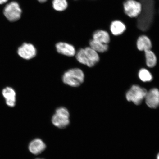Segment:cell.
<instances>
[{"label":"cell","mask_w":159,"mask_h":159,"mask_svg":"<svg viewBox=\"0 0 159 159\" xmlns=\"http://www.w3.org/2000/svg\"><path fill=\"white\" fill-rule=\"evenodd\" d=\"M3 13L9 21H15L20 18L21 10L18 3L12 2L6 6Z\"/></svg>","instance_id":"cell-6"},{"label":"cell","mask_w":159,"mask_h":159,"mask_svg":"<svg viewBox=\"0 0 159 159\" xmlns=\"http://www.w3.org/2000/svg\"><path fill=\"white\" fill-rule=\"evenodd\" d=\"M137 46L139 50L145 51L152 48V43L148 37L142 35L139 37L137 41Z\"/></svg>","instance_id":"cell-14"},{"label":"cell","mask_w":159,"mask_h":159,"mask_svg":"<svg viewBox=\"0 0 159 159\" xmlns=\"http://www.w3.org/2000/svg\"><path fill=\"white\" fill-rule=\"evenodd\" d=\"M43 159L37 158V159Z\"/></svg>","instance_id":"cell-22"},{"label":"cell","mask_w":159,"mask_h":159,"mask_svg":"<svg viewBox=\"0 0 159 159\" xmlns=\"http://www.w3.org/2000/svg\"><path fill=\"white\" fill-rule=\"evenodd\" d=\"M157 159H159V153L158 154L157 156Z\"/></svg>","instance_id":"cell-21"},{"label":"cell","mask_w":159,"mask_h":159,"mask_svg":"<svg viewBox=\"0 0 159 159\" xmlns=\"http://www.w3.org/2000/svg\"><path fill=\"white\" fill-rule=\"evenodd\" d=\"M46 146L41 139H36L30 143L29 148L30 152L35 155L41 153L44 151Z\"/></svg>","instance_id":"cell-10"},{"label":"cell","mask_w":159,"mask_h":159,"mask_svg":"<svg viewBox=\"0 0 159 159\" xmlns=\"http://www.w3.org/2000/svg\"><path fill=\"white\" fill-rule=\"evenodd\" d=\"M109 30L113 35L118 36L122 34L126 31V27L122 21L115 20L111 22Z\"/></svg>","instance_id":"cell-11"},{"label":"cell","mask_w":159,"mask_h":159,"mask_svg":"<svg viewBox=\"0 0 159 159\" xmlns=\"http://www.w3.org/2000/svg\"><path fill=\"white\" fill-rule=\"evenodd\" d=\"M145 100L147 105L150 108L156 109L159 106V90L153 88L148 91Z\"/></svg>","instance_id":"cell-8"},{"label":"cell","mask_w":159,"mask_h":159,"mask_svg":"<svg viewBox=\"0 0 159 159\" xmlns=\"http://www.w3.org/2000/svg\"><path fill=\"white\" fill-rule=\"evenodd\" d=\"M2 95L6 99V103L8 106L11 107L15 106L16 94L12 88L10 87H6L3 90Z\"/></svg>","instance_id":"cell-12"},{"label":"cell","mask_w":159,"mask_h":159,"mask_svg":"<svg viewBox=\"0 0 159 159\" xmlns=\"http://www.w3.org/2000/svg\"><path fill=\"white\" fill-rule=\"evenodd\" d=\"M41 3H43L45 2H46L47 0H38Z\"/></svg>","instance_id":"cell-20"},{"label":"cell","mask_w":159,"mask_h":159,"mask_svg":"<svg viewBox=\"0 0 159 159\" xmlns=\"http://www.w3.org/2000/svg\"><path fill=\"white\" fill-rule=\"evenodd\" d=\"M84 80L83 71L79 68H73L66 71L62 77L65 84L72 87H78L82 84Z\"/></svg>","instance_id":"cell-2"},{"label":"cell","mask_w":159,"mask_h":159,"mask_svg":"<svg viewBox=\"0 0 159 159\" xmlns=\"http://www.w3.org/2000/svg\"><path fill=\"white\" fill-rule=\"evenodd\" d=\"M70 114L69 111L64 107H61L56 110L55 114L52 118V122L59 128H65L69 125Z\"/></svg>","instance_id":"cell-3"},{"label":"cell","mask_w":159,"mask_h":159,"mask_svg":"<svg viewBox=\"0 0 159 159\" xmlns=\"http://www.w3.org/2000/svg\"><path fill=\"white\" fill-rule=\"evenodd\" d=\"M53 8L58 11H62L66 9L67 7L66 0H53Z\"/></svg>","instance_id":"cell-18"},{"label":"cell","mask_w":159,"mask_h":159,"mask_svg":"<svg viewBox=\"0 0 159 159\" xmlns=\"http://www.w3.org/2000/svg\"><path fill=\"white\" fill-rule=\"evenodd\" d=\"M76 58L79 63L90 67L94 66L99 61L98 52L90 47L80 49L76 53Z\"/></svg>","instance_id":"cell-1"},{"label":"cell","mask_w":159,"mask_h":159,"mask_svg":"<svg viewBox=\"0 0 159 159\" xmlns=\"http://www.w3.org/2000/svg\"><path fill=\"white\" fill-rule=\"evenodd\" d=\"M57 50L59 53L68 57L74 56L76 53L75 48L72 45L64 42H59L56 45Z\"/></svg>","instance_id":"cell-9"},{"label":"cell","mask_w":159,"mask_h":159,"mask_svg":"<svg viewBox=\"0 0 159 159\" xmlns=\"http://www.w3.org/2000/svg\"><path fill=\"white\" fill-rule=\"evenodd\" d=\"M89 44L91 48L97 52L104 53L108 49V44L99 42L93 39L89 41Z\"/></svg>","instance_id":"cell-15"},{"label":"cell","mask_w":159,"mask_h":159,"mask_svg":"<svg viewBox=\"0 0 159 159\" xmlns=\"http://www.w3.org/2000/svg\"><path fill=\"white\" fill-rule=\"evenodd\" d=\"M93 39L101 43L108 44L110 41V35L106 30H97L94 32L93 35Z\"/></svg>","instance_id":"cell-13"},{"label":"cell","mask_w":159,"mask_h":159,"mask_svg":"<svg viewBox=\"0 0 159 159\" xmlns=\"http://www.w3.org/2000/svg\"><path fill=\"white\" fill-rule=\"evenodd\" d=\"M18 53L22 58L29 60L35 56L37 54V50L33 44L25 43L19 48Z\"/></svg>","instance_id":"cell-7"},{"label":"cell","mask_w":159,"mask_h":159,"mask_svg":"<svg viewBox=\"0 0 159 159\" xmlns=\"http://www.w3.org/2000/svg\"><path fill=\"white\" fill-rule=\"evenodd\" d=\"M146 57L147 65L149 67H154L157 62V59L156 55L151 50L145 51Z\"/></svg>","instance_id":"cell-16"},{"label":"cell","mask_w":159,"mask_h":159,"mask_svg":"<svg viewBox=\"0 0 159 159\" xmlns=\"http://www.w3.org/2000/svg\"><path fill=\"white\" fill-rule=\"evenodd\" d=\"M8 1V0H0V5L3 4Z\"/></svg>","instance_id":"cell-19"},{"label":"cell","mask_w":159,"mask_h":159,"mask_svg":"<svg viewBox=\"0 0 159 159\" xmlns=\"http://www.w3.org/2000/svg\"><path fill=\"white\" fill-rule=\"evenodd\" d=\"M123 7L125 13L130 18H137L142 11V4L136 0H125Z\"/></svg>","instance_id":"cell-5"},{"label":"cell","mask_w":159,"mask_h":159,"mask_svg":"<svg viewBox=\"0 0 159 159\" xmlns=\"http://www.w3.org/2000/svg\"><path fill=\"white\" fill-rule=\"evenodd\" d=\"M139 78L143 82H150L152 80L153 77L152 74L148 70L142 69L139 73Z\"/></svg>","instance_id":"cell-17"},{"label":"cell","mask_w":159,"mask_h":159,"mask_svg":"<svg viewBox=\"0 0 159 159\" xmlns=\"http://www.w3.org/2000/svg\"><path fill=\"white\" fill-rule=\"evenodd\" d=\"M148 91L138 85H134L127 92V100L136 105L140 104L146 96Z\"/></svg>","instance_id":"cell-4"}]
</instances>
